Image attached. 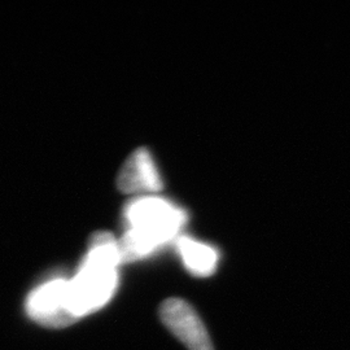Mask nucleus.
I'll use <instances>...</instances> for the list:
<instances>
[{
    "label": "nucleus",
    "mask_w": 350,
    "mask_h": 350,
    "mask_svg": "<svg viewBox=\"0 0 350 350\" xmlns=\"http://www.w3.org/2000/svg\"><path fill=\"white\" fill-rule=\"evenodd\" d=\"M120 263L118 241L109 232H96L77 275L68 280V305L75 321L111 300L118 282Z\"/></svg>",
    "instance_id": "f257e3e1"
},
{
    "label": "nucleus",
    "mask_w": 350,
    "mask_h": 350,
    "mask_svg": "<svg viewBox=\"0 0 350 350\" xmlns=\"http://www.w3.org/2000/svg\"><path fill=\"white\" fill-rule=\"evenodd\" d=\"M125 219L129 227L118 241L121 262L140 260L174 239L187 215L170 201L144 196L127 204Z\"/></svg>",
    "instance_id": "f03ea898"
},
{
    "label": "nucleus",
    "mask_w": 350,
    "mask_h": 350,
    "mask_svg": "<svg viewBox=\"0 0 350 350\" xmlns=\"http://www.w3.org/2000/svg\"><path fill=\"white\" fill-rule=\"evenodd\" d=\"M30 318L50 327H64L75 319L68 305V280L52 279L34 289L26 302Z\"/></svg>",
    "instance_id": "7ed1b4c3"
},
{
    "label": "nucleus",
    "mask_w": 350,
    "mask_h": 350,
    "mask_svg": "<svg viewBox=\"0 0 350 350\" xmlns=\"http://www.w3.org/2000/svg\"><path fill=\"white\" fill-rule=\"evenodd\" d=\"M160 315L163 325L189 350H214L212 340L198 313L187 301L170 299L163 304Z\"/></svg>",
    "instance_id": "20e7f679"
},
{
    "label": "nucleus",
    "mask_w": 350,
    "mask_h": 350,
    "mask_svg": "<svg viewBox=\"0 0 350 350\" xmlns=\"http://www.w3.org/2000/svg\"><path fill=\"white\" fill-rule=\"evenodd\" d=\"M163 186L156 163L146 148L129 156L117 178V187L124 193H153L161 191Z\"/></svg>",
    "instance_id": "39448f33"
},
{
    "label": "nucleus",
    "mask_w": 350,
    "mask_h": 350,
    "mask_svg": "<svg viewBox=\"0 0 350 350\" xmlns=\"http://www.w3.org/2000/svg\"><path fill=\"white\" fill-rule=\"evenodd\" d=\"M178 250L188 270L193 275L211 276L219 261L218 252L211 245L189 238L178 240Z\"/></svg>",
    "instance_id": "423d86ee"
}]
</instances>
